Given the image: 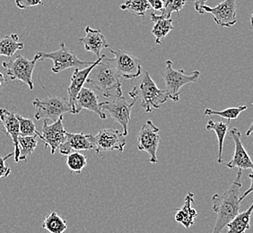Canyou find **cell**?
Returning a JSON list of instances; mask_svg holds the SVG:
<instances>
[{
    "mask_svg": "<svg viewBox=\"0 0 253 233\" xmlns=\"http://www.w3.org/2000/svg\"><path fill=\"white\" fill-rule=\"evenodd\" d=\"M160 130L156 127L151 120L147 121L142 126L137 136V149L147 153L150 158L147 160L152 164L157 163V150L160 145Z\"/></svg>",
    "mask_w": 253,
    "mask_h": 233,
    "instance_id": "10",
    "label": "cell"
},
{
    "mask_svg": "<svg viewBox=\"0 0 253 233\" xmlns=\"http://www.w3.org/2000/svg\"><path fill=\"white\" fill-rule=\"evenodd\" d=\"M187 0H165V5L162 9L161 16L169 19L174 12H180L185 6Z\"/></svg>",
    "mask_w": 253,
    "mask_h": 233,
    "instance_id": "31",
    "label": "cell"
},
{
    "mask_svg": "<svg viewBox=\"0 0 253 233\" xmlns=\"http://www.w3.org/2000/svg\"><path fill=\"white\" fill-rule=\"evenodd\" d=\"M15 5L20 9H27L29 7L43 5L42 0H15Z\"/></svg>",
    "mask_w": 253,
    "mask_h": 233,
    "instance_id": "33",
    "label": "cell"
},
{
    "mask_svg": "<svg viewBox=\"0 0 253 233\" xmlns=\"http://www.w3.org/2000/svg\"><path fill=\"white\" fill-rule=\"evenodd\" d=\"M207 130H212L215 133V136L217 138L218 143V155H217V162H223V148H224V137L228 133V122L224 123L223 121L214 122L213 120H209L207 126Z\"/></svg>",
    "mask_w": 253,
    "mask_h": 233,
    "instance_id": "24",
    "label": "cell"
},
{
    "mask_svg": "<svg viewBox=\"0 0 253 233\" xmlns=\"http://www.w3.org/2000/svg\"><path fill=\"white\" fill-rule=\"evenodd\" d=\"M146 2L155 11H162L165 5V0H146Z\"/></svg>",
    "mask_w": 253,
    "mask_h": 233,
    "instance_id": "34",
    "label": "cell"
},
{
    "mask_svg": "<svg viewBox=\"0 0 253 233\" xmlns=\"http://www.w3.org/2000/svg\"><path fill=\"white\" fill-rule=\"evenodd\" d=\"M66 129L63 125V116L59 117L57 121L49 124V120L44 119L42 132L38 137L45 145V148H50V155H55L59 150V146L66 140Z\"/></svg>",
    "mask_w": 253,
    "mask_h": 233,
    "instance_id": "12",
    "label": "cell"
},
{
    "mask_svg": "<svg viewBox=\"0 0 253 233\" xmlns=\"http://www.w3.org/2000/svg\"><path fill=\"white\" fill-rule=\"evenodd\" d=\"M136 102L131 103L126 102L124 97L115 98L112 102H102V111H106L113 120L118 122L122 126V135L127 136V126L131 118V111Z\"/></svg>",
    "mask_w": 253,
    "mask_h": 233,
    "instance_id": "11",
    "label": "cell"
},
{
    "mask_svg": "<svg viewBox=\"0 0 253 233\" xmlns=\"http://www.w3.org/2000/svg\"><path fill=\"white\" fill-rule=\"evenodd\" d=\"M208 0H195L194 2V8L199 14L200 15H203V11H202V7L206 5Z\"/></svg>",
    "mask_w": 253,
    "mask_h": 233,
    "instance_id": "35",
    "label": "cell"
},
{
    "mask_svg": "<svg viewBox=\"0 0 253 233\" xmlns=\"http://www.w3.org/2000/svg\"><path fill=\"white\" fill-rule=\"evenodd\" d=\"M91 135L83 133H66V140L59 146L60 155H68L73 152L93 150Z\"/></svg>",
    "mask_w": 253,
    "mask_h": 233,
    "instance_id": "16",
    "label": "cell"
},
{
    "mask_svg": "<svg viewBox=\"0 0 253 233\" xmlns=\"http://www.w3.org/2000/svg\"><path fill=\"white\" fill-rule=\"evenodd\" d=\"M253 204L247 211L240 213L227 225V233H245L250 229V220L253 213Z\"/></svg>",
    "mask_w": 253,
    "mask_h": 233,
    "instance_id": "23",
    "label": "cell"
},
{
    "mask_svg": "<svg viewBox=\"0 0 253 233\" xmlns=\"http://www.w3.org/2000/svg\"><path fill=\"white\" fill-rule=\"evenodd\" d=\"M6 83V79H5V76L0 72V88L4 86Z\"/></svg>",
    "mask_w": 253,
    "mask_h": 233,
    "instance_id": "37",
    "label": "cell"
},
{
    "mask_svg": "<svg viewBox=\"0 0 253 233\" xmlns=\"http://www.w3.org/2000/svg\"><path fill=\"white\" fill-rule=\"evenodd\" d=\"M102 58V56H101ZM101 58H98L96 61H93V63L89 66L87 68H75L72 78L70 80V84L68 88V102L72 109V113L74 114V110H75V102L78 97V93L81 91V89L84 87V83H86L87 78H89V75L92 72L93 68L97 65L98 62L100 61Z\"/></svg>",
    "mask_w": 253,
    "mask_h": 233,
    "instance_id": "17",
    "label": "cell"
},
{
    "mask_svg": "<svg viewBox=\"0 0 253 233\" xmlns=\"http://www.w3.org/2000/svg\"><path fill=\"white\" fill-rule=\"evenodd\" d=\"M200 77V71H193L192 73L187 75L183 69H174L172 67V62L170 60H167L164 72V82L166 84L165 91L169 99L178 102L180 100L181 88L189 83H197Z\"/></svg>",
    "mask_w": 253,
    "mask_h": 233,
    "instance_id": "4",
    "label": "cell"
},
{
    "mask_svg": "<svg viewBox=\"0 0 253 233\" xmlns=\"http://www.w3.org/2000/svg\"><path fill=\"white\" fill-rule=\"evenodd\" d=\"M25 48V44L21 41L17 34H11L0 39V57L11 58L15 56L18 50Z\"/></svg>",
    "mask_w": 253,
    "mask_h": 233,
    "instance_id": "22",
    "label": "cell"
},
{
    "mask_svg": "<svg viewBox=\"0 0 253 233\" xmlns=\"http://www.w3.org/2000/svg\"><path fill=\"white\" fill-rule=\"evenodd\" d=\"M39 61H43L45 59H50L53 61V66L51 68V71L54 74H59L64 70L69 68H87L91 66L93 62H87L80 60L77 57L76 53L71 49H68L65 43H60L59 49L52 52H38L36 54Z\"/></svg>",
    "mask_w": 253,
    "mask_h": 233,
    "instance_id": "5",
    "label": "cell"
},
{
    "mask_svg": "<svg viewBox=\"0 0 253 233\" xmlns=\"http://www.w3.org/2000/svg\"><path fill=\"white\" fill-rule=\"evenodd\" d=\"M66 163L70 171L80 174L84 167L87 165L86 157L79 152H73L68 155Z\"/></svg>",
    "mask_w": 253,
    "mask_h": 233,
    "instance_id": "28",
    "label": "cell"
},
{
    "mask_svg": "<svg viewBox=\"0 0 253 233\" xmlns=\"http://www.w3.org/2000/svg\"><path fill=\"white\" fill-rule=\"evenodd\" d=\"M38 136H19L18 147H19V157L18 162L26 161L28 157L33 155L36 147L38 146Z\"/></svg>",
    "mask_w": 253,
    "mask_h": 233,
    "instance_id": "26",
    "label": "cell"
},
{
    "mask_svg": "<svg viewBox=\"0 0 253 233\" xmlns=\"http://www.w3.org/2000/svg\"><path fill=\"white\" fill-rule=\"evenodd\" d=\"M243 170H238L232 185L224 194H214L212 196V210L217 214L212 233H222L226 225L240 214V194L243 187Z\"/></svg>",
    "mask_w": 253,
    "mask_h": 233,
    "instance_id": "1",
    "label": "cell"
},
{
    "mask_svg": "<svg viewBox=\"0 0 253 233\" xmlns=\"http://www.w3.org/2000/svg\"><path fill=\"white\" fill-rule=\"evenodd\" d=\"M111 52L113 55L112 64L121 77L132 80L141 76V63L135 55L124 49H111Z\"/></svg>",
    "mask_w": 253,
    "mask_h": 233,
    "instance_id": "9",
    "label": "cell"
},
{
    "mask_svg": "<svg viewBox=\"0 0 253 233\" xmlns=\"http://www.w3.org/2000/svg\"><path fill=\"white\" fill-rule=\"evenodd\" d=\"M150 19L155 23L154 28L152 29V34L156 37V44H162V40L173 30L171 18L166 19L161 15L151 14Z\"/></svg>",
    "mask_w": 253,
    "mask_h": 233,
    "instance_id": "21",
    "label": "cell"
},
{
    "mask_svg": "<svg viewBox=\"0 0 253 233\" xmlns=\"http://www.w3.org/2000/svg\"><path fill=\"white\" fill-rule=\"evenodd\" d=\"M249 178H250V189H249L245 193H244V194H242V195L240 196V201H241V202H242L249 194H251V193L253 192V173H250Z\"/></svg>",
    "mask_w": 253,
    "mask_h": 233,
    "instance_id": "36",
    "label": "cell"
},
{
    "mask_svg": "<svg viewBox=\"0 0 253 233\" xmlns=\"http://www.w3.org/2000/svg\"><path fill=\"white\" fill-rule=\"evenodd\" d=\"M14 156V152L13 153H10L7 155L5 157H2L0 156V180H3V179H6L10 173H11V168L9 166H6L5 164V161L8 160L11 157Z\"/></svg>",
    "mask_w": 253,
    "mask_h": 233,
    "instance_id": "32",
    "label": "cell"
},
{
    "mask_svg": "<svg viewBox=\"0 0 253 233\" xmlns=\"http://www.w3.org/2000/svg\"><path fill=\"white\" fill-rule=\"evenodd\" d=\"M247 110V106H239V107H231L228 109H225L224 111H214L211 109H206L204 112L205 116H212V115H216V116H221L223 118H226L229 121L231 120H235L239 115Z\"/></svg>",
    "mask_w": 253,
    "mask_h": 233,
    "instance_id": "29",
    "label": "cell"
},
{
    "mask_svg": "<svg viewBox=\"0 0 253 233\" xmlns=\"http://www.w3.org/2000/svg\"><path fill=\"white\" fill-rule=\"evenodd\" d=\"M129 97L135 102H139L144 111L150 113L158 110L169 99L165 90L157 87L148 72H145L140 81L128 92Z\"/></svg>",
    "mask_w": 253,
    "mask_h": 233,
    "instance_id": "3",
    "label": "cell"
},
{
    "mask_svg": "<svg viewBox=\"0 0 253 233\" xmlns=\"http://www.w3.org/2000/svg\"><path fill=\"white\" fill-rule=\"evenodd\" d=\"M229 136L234 142V154L232 160L229 161L226 166L229 169L238 170H253V161L245 150L241 139V132L236 127L230 129Z\"/></svg>",
    "mask_w": 253,
    "mask_h": 233,
    "instance_id": "14",
    "label": "cell"
},
{
    "mask_svg": "<svg viewBox=\"0 0 253 233\" xmlns=\"http://www.w3.org/2000/svg\"><path fill=\"white\" fill-rule=\"evenodd\" d=\"M194 194L189 193L186 195L184 204L182 208L176 209V222L182 224L187 230L191 228L195 224V218L198 216V213L194 208H192V204H194Z\"/></svg>",
    "mask_w": 253,
    "mask_h": 233,
    "instance_id": "20",
    "label": "cell"
},
{
    "mask_svg": "<svg viewBox=\"0 0 253 233\" xmlns=\"http://www.w3.org/2000/svg\"><path fill=\"white\" fill-rule=\"evenodd\" d=\"M37 62H39L37 55H35L32 60L21 55H16L15 58L2 62V67L5 68L10 80H19L33 91L34 88L33 73Z\"/></svg>",
    "mask_w": 253,
    "mask_h": 233,
    "instance_id": "7",
    "label": "cell"
},
{
    "mask_svg": "<svg viewBox=\"0 0 253 233\" xmlns=\"http://www.w3.org/2000/svg\"><path fill=\"white\" fill-rule=\"evenodd\" d=\"M35 108L34 117L37 120L47 119L57 121L66 113H72L68 98L49 96L42 100L35 99L33 102Z\"/></svg>",
    "mask_w": 253,
    "mask_h": 233,
    "instance_id": "6",
    "label": "cell"
},
{
    "mask_svg": "<svg viewBox=\"0 0 253 233\" xmlns=\"http://www.w3.org/2000/svg\"><path fill=\"white\" fill-rule=\"evenodd\" d=\"M91 141L93 144V150L98 155H101L103 152L117 151L122 153L126 145L125 136L118 129L104 128L98 132L95 136L91 135Z\"/></svg>",
    "mask_w": 253,
    "mask_h": 233,
    "instance_id": "8",
    "label": "cell"
},
{
    "mask_svg": "<svg viewBox=\"0 0 253 233\" xmlns=\"http://www.w3.org/2000/svg\"><path fill=\"white\" fill-rule=\"evenodd\" d=\"M16 117L19 123L20 136H38L39 131L33 119L24 117L19 114H16Z\"/></svg>",
    "mask_w": 253,
    "mask_h": 233,
    "instance_id": "30",
    "label": "cell"
},
{
    "mask_svg": "<svg viewBox=\"0 0 253 233\" xmlns=\"http://www.w3.org/2000/svg\"><path fill=\"white\" fill-rule=\"evenodd\" d=\"M202 11L204 14L209 13L213 15L214 23L220 27L230 28L237 23L235 0H224L214 7L204 5Z\"/></svg>",
    "mask_w": 253,
    "mask_h": 233,
    "instance_id": "13",
    "label": "cell"
},
{
    "mask_svg": "<svg viewBox=\"0 0 253 233\" xmlns=\"http://www.w3.org/2000/svg\"><path fill=\"white\" fill-rule=\"evenodd\" d=\"M85 37L78 39L79 44H83L85 51L92 52L98 58H101V51L103 49H108V44L105 36L100 30L92 29L91 27H85Z\"/></svg>",
    "mask_w": 253,
    "mask_h": 233,
    "instance_id": "18",
    "label": "cell"
},
{
    "mask_svg": "<svg viewBox=\"0 0 253 233\" xmlns=\"http://www.w3.org/2000/svg\"><path fill=\"white\" fill-rule=\"evenodd\" d=\"M82 110L93 112L102 119H106V114L102 111V102H99L98 96L93 90L84 86L78 93L75 102L74 115H77Z\"/></svg>",
    "mask_w": 253,
    "mask_h": 233,
    "instance_id": "15",
    "label": "cell"
},
{
    "mask_svg": "<svg viewBox=\"0 0 253 233\" xmlns=\"http://www.w3.org/2000/svg\"><path fill=\"white\" fill-rule=\"evenodd\" d=\"M42 227L49 233H64L68 229V224L56 212H50L44 218Z\"/></svg>",
    "mask_w": 253,
    "mask_h": 233,
    "instance_id": "25",
    "label": "cell"
},
{
    "mask_svg": "<svg viewBox=\"0 0 253 233\" xmlns=\"http://www.w3.org/2000/svg\"><path fill=\"white\" fill-rule=\"evenodd\" d=\"M150 8L151 7L146 0H126L121 5L122 11L131 13L138 17H144Z\"/></svg>",
    "mask_w": 253,
    "mask_h": 233,
    "instance_id": "27",
    "label": "cell"
},
{
    "mask_svg": "<svg viewBox=\"0 0 253 233\" xmlns=\"http://www.w3.org/2000/svg\"><path fill=\"white\" fill-rule=\"evenodd\" d=\"M0 120L5 127V134L9 136L14 144V158L16 163H18L19 157V147H18V138L20 136L19 123L16 117V114L10 112L5 109H0Z\"/></svg>",
    "mask_w": 253,
    "mask_h": 233,
    "instance_id": "19",
    "label": "cell"
},
{
    "mask_svg": "<svg viewBox=\"0 0 253 233\" xmlns=\"http://www.w3.org/2000/svg\"><path fill=\"white\" fill-rule=\"evenodd\" d=\"M121 76L112 64V58L102 55L100 61L89 75L86 83L92 84L104 97L120 98L122 96Z\"/></svg>",
    "mask_w": 253,
    "mask_h": 233,
    "instance_id": "2",
    "label": "cell"
}]
</instances>
